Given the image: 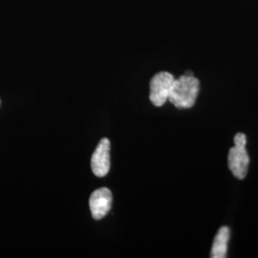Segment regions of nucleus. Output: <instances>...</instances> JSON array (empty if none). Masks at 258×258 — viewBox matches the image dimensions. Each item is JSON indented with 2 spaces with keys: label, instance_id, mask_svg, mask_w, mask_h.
I'll return each mask as SVG.
<instances>
[{
  "label": "nucleus",
  "instance_id": "obj_1",
  "mask_svg": "<svg viewBox=\"0 0 258 258\" xmlns=\"http://www.w3.org/2000/svg\"><path fill=\"white\" fill-rule=\"evenodd\" d=\"M199 85L194 76H181L174 80L168 101L177 108H191L198 97Z\"/></svg>",
  "mask_w": 258,
  "mask_h": 258
},
{
  "label": "nucleus",
  "instance_id": "obj_3",
  "mask_svg": "<svg viewBox=\"0 0 258 258\" xmlns=\"http://www.w3.org/2000/svg\"><path fill=\"white\" fill-rule=\"evenodd\" d=\"M175 78L168 72H160L150 81L149 100L155 106H163L167 101Z\"/></svg>",
  "mask_w": 258,
  "mask_h": 258
},
{
  "label": "nucleus",
  "instance_id": "obj_5",
  "mask_svg": "<svg viewBox=\"0 0 258 258\" xmlns=\"http://www.w3.org/2000/svg\"><path fill=\"white\" fill-rule=\"evenodd\" d=\"M90 211L93 218L101 220L109 212L112 206V192L107 187H101L95 190L89 199Z\"/></svg>",
  "mask_w": 258,
  "mask_h": 258
},
{
  "label": "nucleus",
  "instance_id": "obj_6",
  "mask_svg": "<svg viewBox=\"0 0 258 258\" xmlns=\"http://www.w3.org/2000/svg\"><path fill=\"white\" fill-rule=\"evenodd\" d=\"M230 235H231V231L228 227H222L219 229V231H217V234L215 235L214 241L212 243L211 257H227Z\"/></svg>",
  "mask_w": 258,
  "mask_h": 258
},
{
  "label": "nucleus",
  "instance_id": "obj_4",
  "mask_svg": "<svg viewBox=\"0 0 258 258\" xmlns=\"http://www.w3.org/2000/svg\"><path fill=\"white\" fill-rule=\"evenodd\" d=\"M93 173L97 177L107 175L110 169V141L103 138L99 143L91 159Z\"/></svg>",
  "mask_w": 258,
  "mask_h": 258
},
{
  "label": "nucleus",
  "instance_id": "obj_2",
  "mask_svg": "<svg viewBox=\"0 0 258 258\" xmlns=\"http://www.w3.org/2000/svg\"><path fill=\"white\" fill-rule=\"evenodd\" d=\"M234 147L230 149L228 163L230 170L237 179H244L249 169V157L246 149L247 137L244 133H237L234 139Z\"/></svg>",
  "mask_w": 258,
  "mask_h": 258
}]
</instances>
